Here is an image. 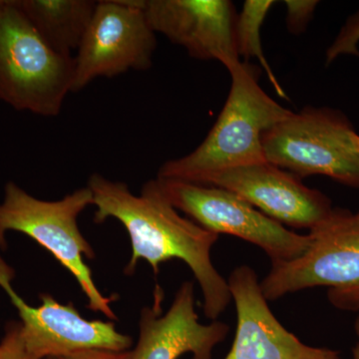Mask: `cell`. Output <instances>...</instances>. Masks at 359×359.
<instances>
[{
	"instance_id": "1",
	"label": "cell",
	"mask_w": 359,
	"mask_h": 359,
	"mask_svg": "<svg viewBox=\"0 0 359 359\" xmlns=\"http://www.w3.org/2000/svg\"><path fill=\"white\" fill-rule=\"evenodd\" d=\"M87 187L96 207L94 223L115 219L128 233L132 256L125 266V275L133 276L140 259L152 266L155 276L163 263L180 259L199 283L205 316L216 320L226 311L231 301L228 280L219 275L211 259L218 233L182 217L161 195L152 180L144 184L138 196L130 191L127 184L99 173L90 176Z\"/></svg>"
},
{
	"instance_id": "2",
	"label": "cell",
	"mask_w": 359,
	"mask_h": 359,
	"mask_svg": "<svg viewBox=\"0 0 359 359\" xmlns=\"http://www.w3.org/2000/svg\"><path fill=\"white\" fill-rule=\"evenodd\" d=\"M226 68L231 75V89L218 120L199 147L164 163L157 178L198 183L215 172L266 162L263 135L292 111L262 89L254 66L238 60Z\"/></svg>"
},
{
	"instance_id": "3",
	"label": "cell",
	"mask_w": 359,
	"mask_h": 359,
	"mask_svg": "<svg viewBox=\"0 0 359 359\" xmlns=\"http://www.w3.org/2000/svg\"><path fill=\"white\" fill-rule=\"evenodd\" d=\"M91 205L93 195L88 187L77 189L61 200L43 201L8 182L0 203V250H6L9 231L32 238L72 273L88 301L90 311L117 320L111 304L117 301L118 295L105 297L84 262V257L94 259L96 254L79 230L78 217Z\"/></svg>"
},
{
	"instance_id": "4",
	"label": "cell",
	"mask_w": 359,
	"mask_h": 359,
	"mask_svg": "<svg viewBox=\"0 0 359 359\" xmlns=\"http://www.w3.org/2000/svg\"><path fill=\"white\" fill-rule=\"evenodd\" d=\"M74 59L42 39L15 0H0V100L20 112L60 114L71 93Z\"/></svg>"
},
{
	"instance_id": "5",
	"label": "cell",
	"mask_w": 359,
	"mask_h": 359,
	"mask_svg": "<svg viewBox=\"0 0 359 359\" xmlns=\"http://www.w3.org/2000/svg\"><path fill=\"white\" fill-rule=\"evenodd\" d=\"M262 142L266 162L297 178L323 175L359 189V135L339 110L292 112L264 132Z\"/></svg>"
},
{
	"instance_id": "6",
	"label": "cell",
	"mask_w": 359,
	"mask_h": 359,
	"mask_svg": "<svg viewBox=\"0 0 359 359\" xmlns=\"http://www.w3.org/2000/svg\"><path fill=\"white\" fill-rule=\"evenodd\" d=\"M309 233L311 245L301 257L271 263L261 283L266 301L311 287H328V297L337 308L359 309L358 214L337 208Z\"/></svg>"
},
{
	"instance_id": "7",
	"label": "cell",
	"mask_w": 359,
	"mask_h": 359,
	"mask_svg": "<svg viewBox=\"0 0 359 359\" xmlns=\"http://www.w3.org/2000/svg\"><path fill=\"white\" fill-rule=\"evenodd\" d=\"M152 181L175 209L195 223L218 235L226 233L257 245L271 263L297 259L311 245L309 233L289 230L230 191L178 180Z\"/></svg>"
},
{
	"instance_id": "8",
	"label": "cell",
	"mask_w": 359,
	"mask_h": 359,
	"mask_svg": "<svg viewBox=\"0 0 359 359\" xmlns=\"http://www.w3.org/2000/svg\"><path fill=\"white\" fill-rule=\"evenodd\" d=\"M157 40L143 11V0L97 1L95 11L75 52L71 93L97 78L150 69Z\"/></svg>"
},
{
	"instance_id": "9",
	"label": "cell",
	"mask_w": 359,
	"mask_h": 359,
	"mask_svg": "<svg viewBox=\"0 0 359 359\" xmlns=\"http://www.w3.org/2000/svg\"><path fill=\"white\" fill-rule=\"evenodd\" d=\"M15 271L0 255V287L18 309L23 339L39 359L86 351H130L133 339L116 330L112 321L85 320L73 302L59 304L48 294L39 295L42 304L29 306L13 287Z\"/></svg>"
},
{
	"instance_id": "10",
	"label": "cell",
	"mask_w": 359,
	"mask_h": 359,
	"mask_svg": "<svg viewBox=\"0 0 359 359\" xmlns=\"http://www.w3.org/2000/svg\"><path fill=\"white\" fill-rule=\"evenodd\" d=\"M195 184L230 191L269 218L294 229L313 231L334 210L327 196L269 162L222 170Z\"/></svg>"
},
{
	"instance_id": "11",
	"label": "cell",
	"mask_w": 359,
	"mask_h": 359,
	"mask_svg": "<svg viewBox=\"0 0 359 359\" xmlns=\"http://www.w3.org/2000/svg\"><path fill=\"white\" fill-rule=\"evenodd\" d=\"M143 11L155 33L183 47L191 57L240 60L236 45L238 14L229 0H143Z\"/></svg>"
},
{
	"instance_id": "12",
	"label": "cell",
	"mask_w": 359,
	"mask_h": 359,
	"mask_svg": "<svg viewBox=\"0 0 359 359\" xmlns=\"http://www.w3.org/2000/svg\"><path fill=\"white\" fill-rule=\"evenodd\" d=\"M228 285L237 309V330L226 359H340L337 351L306 346L283 327L250 266L233 269Z\"/></svg>"
},
{
	"instance_id": "13",
	"label": "cell",
	"mask_w": 359,
	"mask_h": 359,
	"mask_svg": "<svg viewBox=\"0 0 359 359\" xmlns=\"http://www.w3.org/2000/svg\"><path fill=\"white\" fill-rule=\"evenodd\" d=\"M163 295L162 289L156 287L154 304L142 309L133 359H178L185 353H192V359H212V349L226 339L229 325L218 320L200 323L192 282L182 283L164 316Z\"/></svg>"
},
{
	"instance_id": "14",
	"label": "cell",
	"mask_w": 359,
	"mask_h": 359,
	"mask_svg": "<svg viewBox=\"0 0 359 359\" xmlns=\"http://www.w3.org/2000/svg\"><path fill=\"white\" fill-rule=\"evenodd\" d=\"M42 39L54 51L73 57L95 11L93 0H15Z\"/></svg>"
},
{
	"instance_id": "15",
	"label": "cell",
	"mask_w": 359,
	"mask_h": 359,
	"mask_svg": "<svg viewBox=\"0 0 359 359\" xmlns=\"http://www.w3.org/2000/svg\"><path fill=\"white\" fill-rule=\"evenodd\" d=\"M271 0H247L242 13L238 15L236 23V45L238 57L245 60L256 58L261 63L266 76L273 84L278 95L287 98L285 90L276 79L275 73L264 56L261 40V27L268 15L269 9L275 4Z\"/></svg>"
},
{
	"instance_id": "16",
	"label": "cell",
	"mask_w": 359,
	"mask_h": 359,
	"mask_svg": "<svg viewBox=\"0 0 359 359\" xmlns=\"http://www.w3.org/2000/svg\"><path fill=\"white\" fill-rule=\"evenodd\" d=\"M359 11L353 14L341 28L327 51V65L341 55L359 56Z\"/></svg>"
},
{
	"instance_id": "17",
	"label": "cell",
	"mask_w": 359,
	"mask_h": 359,
	"mask_svg": "<svg viewBox=\"0 0 359 359\" xmlns=\"http://www.w3.org/2000/svg\"><path fill=\"white\" fill-rule=\"evenodd\" d=\"M0 359H39L26 346L20 320H11L0 339Z\"/></svg>"
},
{
	"instance_id": "18",
	"label": "cell",
	"mask_w": 359,
	"mask_h": 359,
	"mask_svg": "<svg viewBox=\"0 0 359 359\" xmlns=\"http://www.w3.org/2000/svg\"><path fill=\"white\" fill-rule=\"evenodd\" d=\"M287 29L292 34H301L306 30V26L311 22V18L318 6L316 0H287Z\"/></svg>"
},
{
	"instance_id": "19",
	"label": "cell",
	"mask_w": 359,
	"mask_h": 359,
	"mask_svg": "<svg viewBox=\"0 0 359 359\" xmlns=\"http://www.w3.org/2000/svg\"><path fill=\"white\" fill-rule=\"evenodd\" d=\"M43 359H133L132 351H111L103 349H86L61 355L48 356Z\"/></svg>"
},
{
	"instance_id": "20",
	"label": "cell",
	"mask_w": 359,
	"mask_h": 359,
	"mask_svg": "<svg viewBox=\"0 0 359 359\" xmlns=\"http://www.w3.org/2000/svg\"><path fill=\"white\" fill-rule=\"evenodd\" d=\"M355 330L356 332H358V339H359V318L355 323ZM353 359H359V340L358 344H356L355 347H354L353 351Z\"/></svg>"
},
{
	"instance_id": "21",
	"label": "cell",
	"mask_w": 359,
	"mask_h": 359,
	"mask_svg": "<svg viewBox=\"0 0 359 359\" xmlns=\"http://www.w3.org/2000/svg\"><path fill=\"white\" fill-rule=\"evenodd\" d=\"M356 214H358V216L359 217V212H356Z\"/></svg>"
}]
</instances>
